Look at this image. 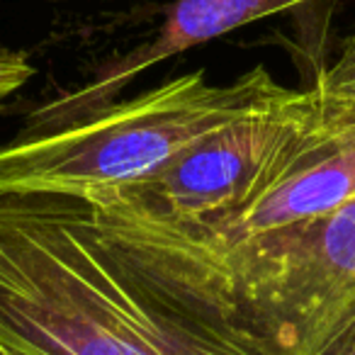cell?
<instances>
[{
    "label": "cell",
    "mask_w": 355,
    "mask_h": 355,
    "mask_svg": "<svg viewBox=\"0 0 355 355\" xmlns=\"http://www.w3.org/2000/svg\"><path fill=\"white\" fill-rule=\"evenodd\" d=\"M35 76L30 56L25 51L10 49V46L0 44V114L6 110V103L22 90Z\"/></svg>",
    "instance_id": "cell-8"
},
{
    "label": "cell",
    "mask_w": 355,
    "mask_h": 355,
    "mask_svg": "<svg viewBox=\"0 0 355 355\" xmlns=\"http://www.w3.org/2000/svg\"><path fill=\"white\" fill-rule=\"evenodd\" d=\"M311 90L326 103H355V30L343 40L336 59L319 71Z\"/></svg>",
    "instance_id": "cell-7"
},
{
    "label": "cell",
    "mask_w": 355,
    "mask_h": 355,
    "mask_svg": "<svg viewBox=\"0 0 355 355\" xmlns=\"http://www.w3.org/2000/svg\"><path fill=\"white\" fill-rule=\"evenodd\" d=\"M316 107L290 88L190 146L139 183L85 198L95 212L146 224H185L241 207L280 168Z\"/></svg>",
    "instance_id": "cell-5"
},
{
    "label": "cell",
    "mask_w": 355,
    "mask_h": 355,
    "mask_svg": "<svg viewBox=\"0 0 355 355\" xmlns=\"http://www.w3.org/2000/svg\"><path fill=\"white\" fill-rule=\"evenodd\" d=\"M314 98L316 107L304 132L248 202L185 224L132 222L90 207L105 246L139 275H171L316 222L355 198V103H326L316 93Z\"/></svg>",
    "instance_id": "cell-4"
},
{
    "label": "cell",
    "mask_w": 355,
    "mask_h": 355,
    "mask_svg": "<svg viewBox=\"0 0 355 355\" xmlns=\"http://www.w3.org/2000/svg\"><path fill=\"white\" fill-rule=\"evenodd\" d=\"M0 343L32 355H248L175 309L100 239L90 205L0 195Z\"/></svg>",
    "instance_id": "cell-1"
},
{
    "label": "cell",
    "mask_w": 355,
    "mask_h": 355,
    "mask_svg": "<svg viewBox=\"0 0 355 355\" xmlns=\"http://www.w3.org/2000/svg\"><path fill=\"white\" fill-rule=\"evenodd\" d=\"M321 355H355V321Z\"/></svg>",
    "instance_id": "cell-9"
},
{
    "label": "cell",
    "mask_w": 355,
    "mask_h": 355,
    "mask_svg": "<svg viewBox=\"0 0 355 355\" xmlns=\"http://www.w3.org/2000/svg\"><path fill=\"white\" fill-rule=\"evenodd\" d=\"M304 3L311 0H175L151 42L103 64L98 73L78 88L42 103L30 112L20 132L35 134L88 117L114 103V98L151 66Z\"/></svg>",
    "instance_id": "cell-6"
},
{
    "label": "cell",
    "mask_w": 355,
    "mask_h": 355,
    "mask_svg": "<svg viewBox=\"0 0 355 355\" xmlns=\"http://www.w3.org/2000/svg\"><path fill=\"white\" fill-rule=\"evenodd\" d=\"M134 275L241 353L321 355L355 321V198L209 266Z\"/></svg>",
    "instance_id": "cell-2"
},
{
    "label": "cell",
    "mask_w": 355,
    "mask_h": 355,
    "mask_svg": "<svg viewBox=\"0 0 355 355\" xmlns=\"http://www.w3.org/2000/svg\"><path fill=\"white\" fill-rule=\"evenodd\" d=\"M290 88L266 66L234 83L193 71L129 100H114L76 122L0 144V195H90L139 183L229 122Z\"/></svg>",
    "instance_id": "cell-3"
},
{
    "label": "cell",
    "mask_w": 355,
    "mask_h": 355,
    "mask_svg": "<svg viewBox=\"0 0 355 355\" xmlns=\"http://www.w3.org/2000/svg\"><path fill=\"white\" fill-rule=\"evenodd\" d=\"M0 355H32L22 348H15V345H8V343H0Z\"/></svg>",
    "instance_id": "cell-10"
}]
</instances>
